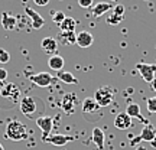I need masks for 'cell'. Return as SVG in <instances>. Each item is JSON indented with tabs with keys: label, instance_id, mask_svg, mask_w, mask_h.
<instances>
[{
	"label": "cell",
	"instance_id": "cell-1",
	"mask_svg": "<svg viewBox=\"0 0 156 150\" xmlns=\"http://www.w3.org/2000/svg\"><path fill=\"white\" fill-rule=\"evenodd\" d=\"M5 136L6 139L12 141H22L28 137V130H26V126L19 120H12L6 126Z\"/></svg>",
	"mask_w": 156,
	"mask_h": 150
},
{
	"label": "cell",
	"instance_id": "cell-2",
	"mask_svg": "<svg viewBox=\"0 0 156 150\" xmlns=\"http://www.w3.org/2000/svg\"><path fill=\"white\" fill-rule=\"evenodd\" d=\"M41 100L36 97H30L26 95L23 97L22 100L19 101V106H20V111L23 116H26L28 118H34L39 114V108H41ZM38 118V117H36Z\"/></svg>",
	"mask_w": 156,
	"mask_h": 150
},
{
	"label": "cell",
	"instance_id": "cell-3",
	"mask_svg": "<svg viewBox=\"0 0 156 150\" xmlns=\"http://www.w3.org/2000/svg\"><path fill=\"white\" fill-rule=\"evenodd\" d=\"M94 100L100 107H108L114 101V89L112 87H101L94 92Z\"/></svg>",
	"mask_w": 156,
	"mask_h": 150
},
{
	"label": "cell",
	"instance_id": "cell-4",
	"mask_svg": "<svg viewBox=\"0 0 156 150\" xmlns=\"http://www.w3.org/2000/svg\"><path fill=\"white\" fill-rule=\"evenodd\" d=\"M19 97H20V91L16 87V84H5L0 89V98L7 100L12 107L15 104H19Z\"/></svg>",
	"mask_w": 156,
	"mask_h": 150
},
{
	"label": "cell",
	"instance_id": "cell-5",
	"mask_svg": "<svg viewBox=\"0 0 156 150\" xmlns=\"http://www.w3.org/2000/svg\"><path fill=\"white\" fill-rule=\"evenodd\" d=\"M136 69H137V72L142 75L145 82H149V84L153 82V79H155V77H156V65L139 62V64H136Z\"/></svg>",
	"mask_w": 156,
	"mask_h": 150
},
{
	"label": "cell",
	"instance_id": "cell-6",
	"mask_svg": "<svg viewBox=\"0 0 156 150\" xmlns=\"http://www.w3.org/2000/svg\"><path fill=\"white\" fill-rule=\"evenodd\" d=\"M36 124L41 128V131H42V141H45L51 136V131H52V127H54V118L46 116L38 117L36 118Z\"/></svg>",
	"mask_w": 156,
	"mask_h": 150
},
{
	"label": "cell",
	"instance_id": "cell-7",
	"mask_svg": "<svg viewBox=\"0 0 156 150\" xmlns=\"http://www.w3.org/2000/svg\"><path fill=\"white\" fill-rule=\"evenodd\" d=\"M29 79H30L34 84H36L38 87H42V88H45V87H49L51 84L55 81V78L52 77L49 72L35 74V75H30V77H29Z\"/></svg>",
	"mask_w": 156,
	"mask_h": 150
},
{
	"label": "cell",
	"instance_id": "cell-8",
	"mask_svg": "<svg viewBox=\"0 0 156 150\" xmlns=\"http://www.w3.org/2000/svg\"><path fill=\"white\" fill-rule=\"evenodd\" d=\"M77 104H78L77 95L74 94V92H69V94L64 95V98H62V101H61V108L64 110V113L73 114V113L75 111Z\"/></svg>",
	"mask_w": 156,
	"mask_h": 150
},
{
	"label": "cell",
	"instance_id": "cell-9",
	"mask_svg": "<svg viewBox=\"0 0 156 150\" xmlns=\"http://www.w3.org/2000/svg\"><path fill=\"white\" fill-rule=\"evenodd\" d=\"M25 12H26V15H28L29 17H30V26L34 29H41V28H44V25H45V19L41 15H39L38 12L35 10V9H32V7H25Z\"/></svg>",
	"mask_w": 156,
	"mask_h": 150
},
{
	"label": "cell",
	"instance_id": "cell-10",
	"mask_svg": "<svg viewBox=\"0 0 156 150\" xmlns=\"http://www.w3.org/2000/svg\"><path fill=\"white\" fill-rule=\"evenodd\" d=\"M132 120L133 118L129 116L127 113H120L114 118V127L119 128V130H129L132 127Z\"/></svg>",
	"mask_w": 156,
	"mask_h": 150
},
{
	"label": "cell",
	"instance_id": "cell-11",
	"mask_svg": "<svg viewBox=\"0 0 156 150\" xmlns=\"http://www.w3.org/2000/svg\"><path fill=\"white\" fill-rule=\"evenodd\" d=\"M93 42H94V38L87 30H81V32L77 33V42H75V45H78L80 48H83V49L90 48L93 45Z\"/></svg>",
	"mask_w": 156,
	"mask_h": 150
},
{
	"label": "cell",
	"instance_id": "cell-12",
	"mask_svg": "<svg viewBox=\"0 0 156 150\" xmlns=\"http://www.w3.org/2000/svg\"><path fill=\"white\" fill-rule=\"evenodd\" d=\"M81 108H83L84 114H94V113L100 111L101 107L97 104V101L94 100V97H87V98H84L83 104H81Z\"/></svg>",
	"mask_w": 156,
	"mask_h": 150
},
{
	"label": "cell",
	"instance_id": "cell-13",
	"mask_svg": "<svg viewBox=\"0 0 156 150\" xmlns=\"http://www.w3.org/2000/svg\"><path fill=\"white\" fill-rule=\"evenodd\" d=\"M75 137L74 136H67V134H54V136H49L48 139L45 140L46 143H51L54 146H65L69 141H74Z\"/></svg>",
	"mask_w": 156,
	"mask_h": 150
},
{
	"label": "cell",
	"instance_id": "cell-14",
	"mask_svg": "<svg viewBox=\"0 0 156 150\" xmlns=\"http://www.w3.org/2000/svg\"><path fill=\"white\" fill-rule=\"evenodd\" d=\"M41 48L44 51L45 54H48V55H55L56 49H58V42H56L55 38H44L42 39V42H41Z\"/></svg>",
	"mask_w": 156,
	"mask_h": 150
},
{
	"label": "cell",
	"instance_id": "cell-15",
	"mask_svg": "<svg viewBox=\"0 0 156 150\" xmlns=\"http://www.w3.org/2000/svg\"><path fill=\"white\" fill-rule=\"evenodd\" d=\"M137 140H142V141H149L152 143L153 140H156V128L152 126V124H146L145 127L142 128L140 131V136L136 137Z\"/></svg>",
	"mask_w": 156,
	"mask_h": 150
},
{
	"label": "cell",
	"instance_id": "cell-16",
	"mask_svg": "<svg viewBox=\"0 0 156 150\" xmlns=\"http://www.w3.org/2000/svg\"><path fill=\"white\" fill-rule=\"evenodd\" d=\"M126 113H127L132 118H137V120H140L145 126L146 124H149V121L142 116V113H140V106L137 104V103H130V104L127 106V108H126Z\"/></svg>",
	"mask_w": 156,
	"mask_h": 150
},
{
	"label": "cell",
	"instance_id": "cell-17",
	"mask_svg": "<svg viewBox=\"0 0 156 150\" xmlns=\"http://www.w3.org/2000/svg\"><path fill=\"white\" fill-rule=\"evenodd\" d=\"M17 25V19L13 15H9L7 12H3L2 13V26L6 30H13Z\"/></svg>",
	"mask_w": 156,
	"mask_h": 150
},
{
	"label": "cell",
	"instance_id": "cell-18",
	"mask_svg": "<svg viewBox=\"0 0 156 150\" xmlns=\"http://www.w3.org/2000/svg\"><path fill=\"white\" fill-rule=\"evenodd\" d=\"M64 65H65V61H64V58H62L61 55H56L55 54V55H51L49 59H48V67H49L51 69L56 71V72L62 71Z\"/></svg>",
	"mask_w": 156,
	"mask_h": 150
},
{
	"label": "cell",
	"instance_id": "cell-19",
	"mask_svg": "<svg viewBox=\"0 0 156 150\" xmlns=\"http://www.w3.org/2000/svg\"><path fill=\"white\" fill-rule=\"evenodd\" d=\"M91 139H93V143L97 146V150H103V149H104V131H103L101 128L95 127L94 130H93Z\"/></svg>",
	"mask_w": 156,
	"mask_h": 150
},
{
	"label": "cell",
	"instance_id": "cell-20",
	"mask_svg": "<svg viewBox=\"0 0 156 150\" xmlns=\"http://www.w3.org/2000/svg\"><path fill=\"white\" fill-rule=\"evenodd\" d=\"M113 7L112 3H107V2H103V3H97V5L93 7V16L94 17H100L103 15H106L107 12Z\"/></svg>",
	"mask_w": 156,
	"mask_h": 150
},
{
	"label": "cell",
	"instance_id": "cell-21",
	"mask_svg": "<svg viewBox=\"0 0 156 150\" xmlns=\"http://www.w3.org/2000/svg\"><path fill=\"white\" fill-rule=\"evenodd\" d=\"M75 28H77V20L74 17H65L64 22L59 25V29L61 32H75Z\"/></svg>",
	"mask_w": 156,
	"mask_h": 150
},
{
	"label": "cell",
	"instance_id": "cell-22",
	"mask_svg": "<svg viewBox=\"0 0 156 150\" xmlns=\"http://www.w3.org/2000/svg\"><path fill=\"white\" fill-rule=\"evenodd\" d=\"M58 79L62 81L64 84H78V79L74 77L71 72H67V71H59L58 72Z\"/></svg>",
	"mask_w": 156,
	"mask_h": 150
},
{
	"label": "cell",
	"instance_id": "cell-23",
	"mask_svg": "<svg viewBox=\"0 0 156 150\" xmlns=\"http://www.w3.org/2000/svg\"><path fill=\"white\" fill-rule=\"evenodd\" d=\"M61 38L65 44L74 45L77 42V33L75 32H61Z\"/></svg>",
	"mask_w": 156,
	"mask_h": 150
},
{
	"label": "cell",
	"instance_id": "cell-24",
	"mask_svg": "<svg viewBox=\"0 0 156 150\" xmlns=\"http://www.w3.org/2000/svg\"><path fill=\"white\" fill-rule=\"evenodd\" d=\"M65 13L62 10H56V12H52V22L54 23H56L58 26L61 25L62 22H64V19H65Z\"/></svg>",
	"mask_w": 156,
	"mask_h": 150
},
{
	"label": "cell",
	"instance_id": "cell-25",
	"mask_svg": "<svg viewBox=\"0 0 156 150\" xmlns=\"http://www.w3.org/2000/svg\"><path fill=\"white\" fill-rule=\"evenodd\" d=\"M146 107H147V111L152 113V114H156V95L155 97H151L146 101Z\"/></svg>",
	"mask_w": 156,
	"mask_h": 150
},
{
	"label": "cell",
	"instance_id": "cell-26",
	"mask_svg": "<svg viewBox=\"0 0 156 150\" xmlns=\"http://www.w3.org/2000/svg\"><path fill=\"white\" fill-rule=\"evenodd\" d=\"M122 20H123V16H119V15H114V13H113L112 16L107 17V23L108 25H119Z\"/></svg>",
	"mask_w": 156,
	"mask_h": 150
},
{
	"label": "cell",
	"instance_id": "cell-27",
	"mask_svg": "<svg viewBox=\"0 0 156 150\" xmlns=\"http://www.w3.org/2000/svg\"><path fill=\"white\" fill-rule=\"evenodd\" d=\"M10 61V54L5 49H0V62L2 64H7Z\"/></svg>",
	"mask_w": 156,
	"mask_h": 150
},
{
	"label": "cell",
	"instance_id": "cell-28",
	"mask_svg": "<svg viewBox=\"0 0 156 150\" xmlns=\"http://www.w3.org/2000/svg\"><path fill=\"white\" fill-rule=\"evenodd\" d=\"M94 3V0H78V5L81 6L83 9H90Z\"/></svg>",
	"mask_w": 156,
	"mask_h": 150
},
{
	"label": "cell",
	"instance_id": "cell-29",
	"mask_svg": "<svg viewBox=\"0 0 156 150\" xmlns=\"http://www.w3.org/2000/svg\"><path fill=\"white\" fill-rule=\"evenodd\" d=\"M124 6H122V5H117L114 9H113V13L114 15H119V16H124Z\"/></svg>",
	"mask_w": 156,
	"mask_h": 150
},
{
	"label": "cell",
	"instance_id": "cell-30",
	"mask_svg": "<svg viewBox=\"0 0 156 150\" xmlns=\"http://www.w3.org/2000/svg\"><path fill=\"white\" fill-rule=\"evenodd\" d=\"M7 78V69L6 68H0V82H3Z\"/></svg>",
	"mask_w": 156,
	"mask_h": 150
},
{
	"label": "cell",
	"instance_id": "cell-31",
	"mask_svg": "<svg viewBox=\"0 0 156 150\" xmlns=\"http://www.w3.org/2000/svg\"><path fill=\"white\" fill-rule=\"evenodd\" d=\"M34 2H35V5H38V6H46L49 3V0H34Z\"/></svg>",
	"mask_w": 156,
	"mask_h": 150
},
{
	"label": "cell",
	"instance_id": "cell-32",
	"mask_svg": "<svg viewBox=\"0 0 156 150\" xmlns=\"http://www.w3.org/2000/svg\"><path fill=\"white\" fill-rule=\"evenodd\" d=\"M152 88L156 91V77H155V79H153V82H152Z\"/></svg>",
	"mask_w": 156,
	"mask_h": 150
},
{
	"label": "cell",
	"instance_id": "cell-33",
	"mask_svg": "<svg viewBox=\"0 0 156 150\" xmlns=\"http://www.w3.org/2000/svg\"><path fill=\"white\" fill-rule=\"evenodd\" d=\"M136 150H147V149H146V147H143V146H137V147H136Z\"/></svg>",
	"mask_w": 156,
	"mask_h": 150
},
{
	"label": "cell",
	"instance_id": "cell-34",
	"mask_svg": "<svg viewBox=\"0 0 156 150\" xmlns=\"http://www.w3.org/2000/svg\"><path fill=\"white\" fill-rule=\"evenodd\" d=\"M0 150H5V147H3V146H2V143H0Z\"/></svg>",
	"mask_w": 156,
	"mask_h": 150
},
{
	"label": "cell",
	"instance_id": "cell-35",
	"mask_svg": "<svg viewBox=\"0 0 156 150\" xmlns=\"http://www.w3.org/2000/svg\"><path fill=\"white\" fill-rule=\"evenodd\" d=\"M0 85H2V87H3V85H5V82H0Z\"/></svg>",
	"mask_w": 156,
	"mask_h": 150
},
{
	"label": "cell",
	"instance_id": "cell-36",
	"mask_svg": "<svg viewBox=\"0 0 156 150\" xmlns=\"http://www.w3.org/2000/svg\"><path fill=\"white\" fill-rule=\"evenodd\" d=\"M110 2H117V0H110Z\"/></svg>",
	"mask_w": 156,
	"mask_h": 150
}]
</instances>
